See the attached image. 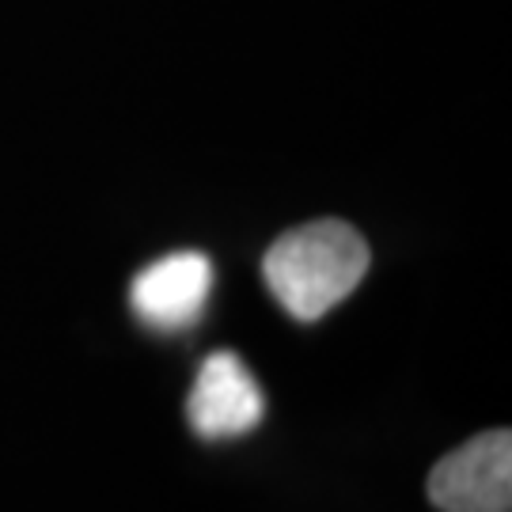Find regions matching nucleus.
I'll use <instances>...</instances> for the list:
<instances>
[{"label":"nucleus","mask_w":512,"mask_h":512,"mask_svg":"<svg viewBox=\"0 0 512 512\" xmlns=\"http://www.w3.org/2000/svg\"><path fill=\"white\" fill-rule=\"evenodd\" d=\"M262 391L251 368L236 353H209L198 368V380L186 399V418L202 440L243 437L262 421Z\"/></svg>","instance_id":"obj_3"},{"label":"nucleus","mask_w":512,"mask_h":512,"mask_svg":"<svg viewBox=\"0 0 512 512\" xmlns=\"http://www.w3.org/2000/svg\"><path fill=\"white\" fill-rule=\"evenodd\" d=\"M425 490L440 512H512V433L490 429L459 444L429 471Z\"/></svg>","instance_id":"obj_2"},{"label":"nucleus","mask_w":512,"mask_h":512,"mask_svg":"<svg viewBox=\"0 0 512 512\" xmlns=\"http://www.w3.org/2000/svg\"><path fill=\"white\" fill-rule=\"evenodd\" d=\"M213 289V262L202 251H175L145 266L129 285V304L152 330H183L202 315Z\"/></svg>","instance_id":"obj_4"},{"label":"nucleus","mask_w":512,"mask_h":512,"mask_svg":"<svg viewBox=\"0 0 512 512\" xmlns=\"http://www.w3.org/2000/svg\"><path fill=\"white\" fill-rule=\"evenodd\" d=\"M262 274L281 308L300 323H315L361 285L368 243L346 220H311L274 239Z\"/></svg>","instance_id":"obj_1"}]
</instances>
